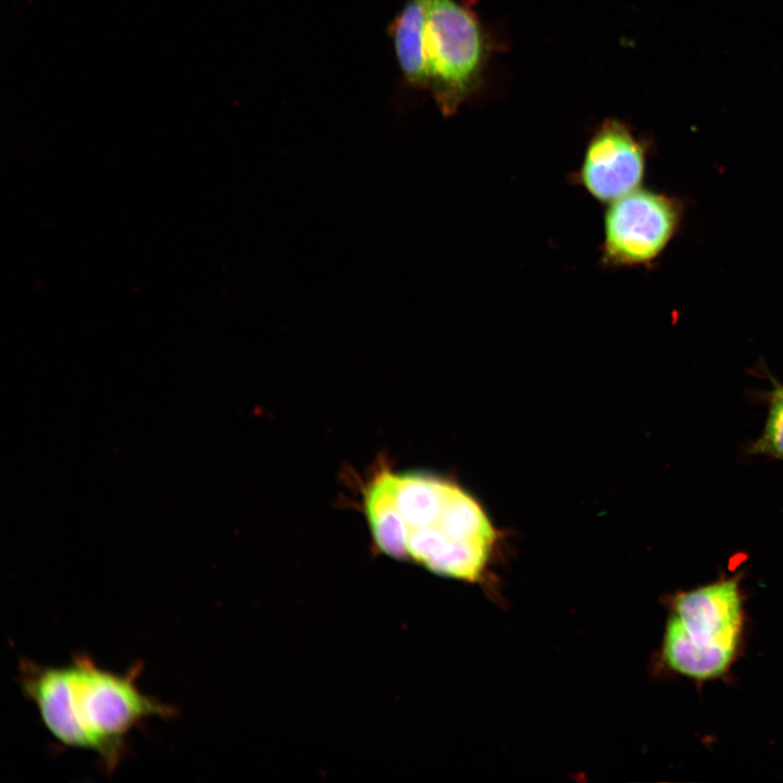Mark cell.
Segmentation results:
<instances>
[{
	"instance_id": "obj_1",
	"label": "cell",
	"mask_w": 783,
	"mask_h": 783,
	"mask_svg": "<svg viewBox=\"0 0 783 783\" xmlns=\"http://www.w3.org/2000/svg\"><path fill=\"white\" fill-rule=\"evenodd\" d=\"M375 548L456 580L476 582L496 544L484 508L450 478L382 465L362 486Z\"/></svg>"
},
{
	"instance_id": "obj_2",
	"label": "cell",
	"mask_w": 783,
	"mask_h": 783,
	"mask_svg": "<svg viewBox=\"0 0 783 783\" xmlns=\"http://www.w3.org/2000/svg\"><path fill=\"white\" fill-rule=\"evenodd\" d=\"M140 672L137 663L123 674L115 673L85 655L60 667L25 660L20 667V685L53 739L96 754L112 772L135 728L149 718L174 713L173 707L140 691Z\"/></svg>"
},
{
	"instance_id": "obj_3",
	"label": "cell",
	"mask_w": 783,
	"mask_h": 783,
	"mask_svg": "<svg viewBox=\"0 0 783 783\" xmlns=\"http://www.w3.org/2000/svg\"><path fill=\"white\" fill-rule=\"evenodd\" d=\"M737 576L676 594L662 639L668 668L695 681L722 676L735 660L744 630Z\"/></svg>"
},
{
	"instance_id": "obj_4",
	"label": "cell",
	"mask_w": 783,
	"mask_h": 783,
	"mask_svg": "<svg viewBox=\"0 0 783 783\" xmlns=\"http://www.w3.org/2000/svg\"><path fill=\"white\" fill-rule=\"evenodd\" d=\"M425 59L427 89L443 115L450 116L478 86L486 59L475 13L457 0H430Z\"/></svg>"
},
{
	"instance_id": "obj_5",
	"label": "cell",
	"mask_w": 783,
	"mask_h": 783,
	"mask_svg": "<svg viewBox=\"0 0 783 783\" xmlns=\"http://www.w3.org/2000/svg\"><path fill=\"white\" fill-rule=\"evenodd\" d=\"M684 211L680 198L643 187L607 203L600 265L611 270L652 268L679 233Z\"/></svg>"
},
{
	"instance_id": "obj_6",
	"label": "cell",
	"mask_w": 783,
	"mask_h": 783,
	"mask_svg": "<svg viewBox=\"0 0 783 783\" xmlns=\"http://www.w3.org/2000/svg\"><path fill=\"white\" fill-rule=\"evenodd\" d=\"M651 145L618 119H607L592 134L582 161L568 183L607 204L639 187Z\"/></svg>"
},
{
	"instance_id": "obj_7",
	"label": "cell",
	"mask_w": 783,
	"mask_h": 783,
	"mask_svg": "<svg viewBox=\"0 0 783 783\" xmlns=\"http://www.w3.org/2000/svg\"><path fill=\"white\" fill-rule=\"evenodd\" d=\"M430 0H406L389 23L395 55L403 79L410 87L427 89L425 26Z\"/></svg>"
},
{
	"instance_id": "obj_8",
	"label": "cell",
	"mask_w": 783,
	"mask_h": 783,
	"mask_svg": "<svg viewBox=\"0 0 783 783\" xmlns=\"http://www.w3.org/2000/svg\"><path fill=\"white\" fill-rule=\"evenodd\" d=\"M756 449L783 459V396L774 394L765 432Z\"/></svg>"
},
{
	"instance_id": "obj_9",
	"label": "cell",
	"mask_w": 783,
	"mask_h": 783,
	"mask_svg": "<svg viewBox=\"0 0 783 783\" xmlns=\"http://www.w3.org/2000/svg\"><path fill=\"white\" fill-rule=\"evenodd\" d=\"M774 394H775V395H780V396H783V388H781V389L776 390V391H775Z\"/></svg>"
}]
</instances>
